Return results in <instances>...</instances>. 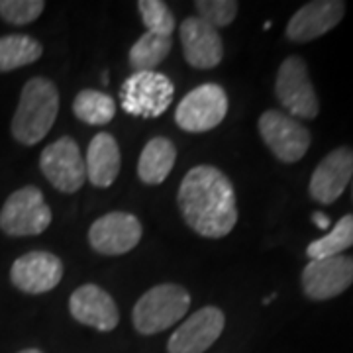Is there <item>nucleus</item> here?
Returning <instances> with one entry per match:
<instances>
[{
	"mask_svg": "<svg viewBox=\"0 0 353 353\" xmlns=\"http://www.w3.org/2000/svg\"><path fill=\"white\" fill-rule=\"evenodd\" d=\"M176 202L187 226L202 238L220 240L236 228V190L218 167H192L181 181Z\"/></svg>",
	"mask_w": 353,
	"mask_h": 353,
	"instance_id": "1",
	"label": "nucleus"
},
{
	"mask_svg": "<svg viewBox=\"0 0 353 353\" xmlns=\"http://www.w3.org/2000/svg\"><path fill=\"white\" fill-rule=\"evenodd\" d=\"M59 114V90L46 77L30 79L20 92L12 118V136L22 145H36L50 134Z\"/></svg>",
	"mask_w": 353,
	"mask_h": 353,
	"instance_id": "2",
	"label": "nucleus"
},
{
	"mask_svg": "<svg viewBox=\"0 0 353 353\" xmlns=\"http://www.w3.org/2000/svg\"><path fill=\"white\" fill-rule=\"evenodd\" d=\"M189 308V290L181 285L163 283L139 296L132 312V322L141 336H153L181 322Z\"/></svg>",
	"mask_w": 353,
	"mask_h": 353,
	"instance_id": "3",
	"label": "nucleus"
},
{
	"mask_svg": "<svg viewBox=\"0 0 353 353\" xmlns=\"http://www.w3.org/2000/svg\"><path fill=\"white\" fill-rule=\"evenodd\" d=\"M51 208L43 192L28 185L14 190L0 208V230L10 238H28L43 234L51 224Z\"/></svg>",
	"mask_w": 353,
	"mask_h": 353,
	"instance_id": "4",
	"label": "nucleus"
},
{
	"mask_svg": "<svg viewBox=\"0 0 353 353\" xmlns=\"http://www.w3.org/2000/svg\"><path fill=\"white\" fill-rule=\"evenodd\" d=\"M173 94L171 79L157 71H138L120 88L122 108L136 118H159L171 106Z\"/></svg>",
	"mask_w": 353,
	"mask_h": 353,
	"instance_id": "5",
	"label": "nucleus"
},
{
	"mask_svg": "<svg viewBox=\"0 0 353 353\" xmlns=\"http://www.w3.org/2000/svg\"><path fill=\"white\" fill-rule=\"evenodd\" d=\"M275 97L294 120H314L318 116L320 102L303 57L290 55L281 63L275 79Z\"/></svg>",
	"mask_w": 353,
	"mask_h": 353,
	"instance_id": "6",
	"label": "nucleus"
},
{
	"mask_svg": "<svg viewBox=\"0 0 353 353\" xmlns=\"http://www.w3.org/2000/svg\"><path fill=\"white\" fill-rule=\"evenodd\" d=\"M228 114V94L216 83H204L192 88L176 104L175 122L183 132L204 134L224 122Z\"/></svg>",
	"mask_w": 353,
	"mask_h": 353,
	"instance_id": "7",
	"label": "nucleus"
},
{
	"mask_svg": "<svg viewBox=\"0 0 353 353\" xmlns=\"http://www.w3.org/2000/svg\"><path fill=\"white\" fill-rule=\"evenodd\" d=\"M257 128L265 145L283 163L301 161L312 141L310 130L301 120H294L281 110H267L261 114Z\"/></svg>",
	"mask_w": 353,
	"mask_h": 353,
	"instance_id": "8",
	"label": "nucleus"
},
{
	"mask_svg": "<svg viewBox=\"0 0 353 353\" xmlns=\"http://www.w3.org/2000/svg\"><path fill=\"white\" fill-rule=\"evenodd\" d=\"M39 169L59 192L73 194L87 181V169L77 141L63 136L48 145L39 155Z\"/></svg>",
	"mask_w": 353,
	"mask_h": 353,
	"instance_id": "9",
	"label": "nucleus"
},
{
	"mask_svg": "<svg viewBox=\"0 0 353 353\" xmlns=\"http://www.w3.org/2000/svg\"><path fill=\"white\" fill-rule=\"evenodd\" d=\"M301 283L304 294L310 301H328L340 296L353 285V257L334 255L310 259V263L304 267Z\"/></svg>",
	"mask_w": 353,
	"mask_h": 353,
	"instance_id": "10",
	"label": "nucleus"
},
{
	"mask_svg": "<svg viewBox=\"0 0 353 353\" xmlns=\"http://www.w3.org/2000/svg\"><path fill=\"white\" fill-rule=\"evenodd\" d=\"M141 222L130 212H108L88 228V243L101 255H124L141 240Z\"/></svg>",
	"mask_w": 353,
	"mask_h": 353,
	"instance_id": "11",
	"label": "nucleus"
},
{
	"mask_svg": "<svg viewBox=\"0 0 353 353\" xmlns=\"http://www.w3.org/2000/svg\"><path fill=\"white\" fill-rule=\"evenodd\" d=\"M226 326L224 312L218 306H204L189 316L167 341L169 353H204L214 345Z\"/></svg>",
	"mask_w": 353,
	"mask_h": 353,
	"instance_id": "12",
	"label": "nucleus"
},
{
	"mask_svg": "<svg viewBox=\"0 0 353 353\" xmlns=\"http://www.w3.org/2000/svg\"><path fill=\"white\" fill-rule=\"evenodd\" d=\"M63 279V261L50 252H30L18 257L10 269V281L26 294H43Z\"/></svg>",
	"mask_w": 353,
	"mask_h": 353,
	"instance_id": "13",
	"label": "nucleus"
},
{
	"mask_svg": "<svg viewBox=\"0 0 353 353\" xmlns=\"http://www.w3.org/2000/svg\"><path fill=\"white\" fill-rule=\"evenodd\" d=\"M345 14V2L341 0H314L301 6L287 24L285 36L294 43H308L328 34L340 24Z\"/></svg>",
	"mask_w": 353,
	"mask_h": 353,
	"instance_id": "14",
	"label": "nucleus"
},
{
	"mask_svg": "<svg viewBox=\"0 0 353 353\" xmlns=\"http://www.w3.org/2000/svg\"><path fill=\"white\" fill-rule=\"evenodd\" d=\"M353 179V150L338 148L330 152L310 176L308 192L320 204H334Z\"/></svg>",
	"mask_w": 353,
	"mask_h": 353,
	"instance_id": "15",
	"label": "nucleus"
},
{
	"mask_svg": "<svg viewBox=\"0 0 353 353\" xmlns=\"http://www.w3.org/2000/svg\"><path fill=\"white\" fill-rule=\"evenodd\" d=\"M179 36L185 59L192 69L208 71L220 65L224 57V43L212 26L202 22L199 16L185 18L179 26Z\"/></svg>",
	"mask_w": 353,
	"mask_h": 353,
	"instance_id": "16",
	"label": "nucleus"
},
{
	"mask_svg": "<svg viewBox=\"0 0 353 353\" xmlns=\"http://www.w3.org/2000/svg\"><path fill=\"white\" fill-rule=\"evenodd\" d=\"M69 312L79 324L99 332H112L120 322L114 299L99 285H83L69 299Z\"/></svg>",
	"mask_w": 353,
	"mask_h": 353,
	"instance_id": "17",
	"label": "nucleus"
},
{
	"mask_svg": "<svg viewBox=\"0 0 353 353\" xmlns=\"http://www.w3.org/2000/svg\"><path fill=\"white\" fill-rule=\"evenodd\" d=\"M120 165H122V155H120L118 141L114 139L112 134L101 132L90 139L87 159H85L88 183H92L99 189L110 187L118 179Z\"/></svg>",
	"mask_w": 353,
	"mask_h": 353,
	"instance_id": "18",
	"label": "nucleus"
},
{
	"mask_svg": "<svg viewBox=\"0 0 353 353\" xmlns=\"http://www.w3.org/2000/svg\"><path fill=\"white\" fill-rule=\"evenodd\" d=\"M176 161V148L169 138H152L139 153L138 176L145 185H161L173 171Z\"/></svg>",
	"mask_w": 353,
	"mask_h": 353,
	"instance_id": "19",
	"label": "nucleus"
},
{
	"mask_svg": "<svg viewBox=\"0 0 353 353\" xmlns=\"http://www.w3.org/2000/svg\"><path fill=\"white\" fill-rule=\"evenodd\" d=\"M43 48L38 39L24 34H10L0 38V73H8L38 61Z\"/></svg>",
	"mask_w": 353,
	"mask_h": 353,
	"instance_id": "20",
	"label": "nucleus"
},
{
	"mask_svg": "<svg viewBox=\"0 0 353 353\" xmlns=\"http://www.w3.org/2000/svg\"><path fill=\"white\" fill-rule=\"evenodd\" d=\"M73 114L88 126H104L112 122L116 114V102L110 94L102 90L85 88L73 101Z\"/></svg>",
	"mask_w": 353,
	"mask_h": 353,
	"instance_id": "21",
	"label": "nucleus"
},
{
	"mask_svg": "<svg viewBox=\"0 0 353 353\" xmlns=\"http://www.w3.org/2000/svg\"><path fill=\"white\" fill-rule=\"evenodd\" d=\"M171 48H173V39L171 38L145 32L132 46V50L128 53V61L136 73L138 71H153L155 67H159L167 59Z\"/></svg>",
	"mask_w": 353,
	"mask_h": 353,
	"instance_id": "22",
	"label": "nucleus"
},
{
	"mask_svg": "<svg viewBox=\"0 0 353 353\" xmlns=\"http://www.w3.org/2000/svg\"><path fill=\"white\" fill-rule=\"evenodd\" d=\"M350 248H353V214H345L332 228V232L320 240H314L306 248V255L310 259H324L341 255Z\"/></svg>",
	"mask_w": 353,
	"mask_h": 353,
	"instance_id": "23",
	"label": "nucleus"
},
{
	"mask_svg": "<svg viewBox=\"0 0 353 353\" xmlns=\"http://www.w3.org/2000/svg\"><path fill=\"white\" fill-rule=\"evenodd\" d=\"M138 10L148 32L171 38L176 24L175 16L171 12V8L167 6V2H163V0H139Z\"/></svg>",
	"mask_w": 353,
	"mask_h": 353,
	"instance_id": "24",
	"label": "nucleus"
},
{
	"mask_svg": "<svg viewBox=\"0 0 353 353\" xmlns=\"http://www.w3.org/2000/svg\"><path fill=\"white\" fill-rule=\"evenodd\" d=\"M194 8L202 22L218 30V28H226L236 20L240 4L234 0H196Z\"/></svg>",
	"mask_w": 353,
	"mask_h": 353,
	"instance_id": "25",
	"label": "nucleus"
},
{
	"mask_svg": "<svg viewBox=\"0 0 353 353\" xmlns=\"http://www.w3.org/2000/svg\"><path fill=\"white\" fill-rule=\"evenodd\" d=\"M43 8V0H0V18L12 26H28L38 20Z\"/></svg>",
	"mask_w": 353,
	"mask_h": 353,
	"instance_id": "26",
	"label": "nucleus"
},
{
	"mask_svg": "<svg viewBox=\"0 0 353 353\" xmlns=\"http://www.w3.org/2000/svg\"><path fill=\"white\" fill-rule=\"evenodd\" d=\"M312 222H314L320 230H328L330 228V218L326 214H322V212H314V214H312Z\"/></svg>",
	"mask_w": 353,
	"mask_h": 353,
	"instance_id": "27",
	"label": "nucleus"
},
{
	"mask_svg": "<svg viewBox=\"0 0 353 353\" xmlns=\"http://www.w3.org/2000/svg\"><path fill=\"white\" fill-rule=\"evenodd\" d=\"M18 353H43V352H39V350H34V347H30V350H22V352H18Z\"/></svg>",
	"mask_w": 353,
	"mask_h": 353,
	"instance_id": "28",
	"label": "nucleus"
},
{
	"mask_svg": "<svg viewBox=\"0 0 353 353\" xmlns=\"http://www.w3.org/2000/svg\"><path fill=\"white\" fill-rule=\"evenodd\" d=\"M352 196H353V189H352Z\"/></svg>",
	"mask_w": 353,
	"mask_h": 353,
	"instance_id": "29",
	"label": "nucleus"
}]
</instances>
